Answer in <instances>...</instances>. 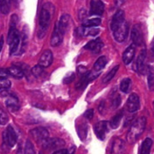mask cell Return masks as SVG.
Listing matches in <instances>:
<instances>
[{
    "label": "cell",
    "instance_id": "cell-24",
    "mask_svg": "<svg viewBox=\"0 0 154 154\" xmlns=\"http://www.w3.org/2000/svg\"><path fill=\"white\" fill-rule=\"evenodd\" d=\"M107 63H108V60H107L106 57L102 56L99 57L94 64V72H100L102 69L105 68Z\"/></svg>",
    "mask_w": 154,
    "mask_h": 154
},
{
    "label": "cell",
    "instance_id": "cell-28",
    "mask_svg": "<svg viewBox=\"0 0 154 154\" xmlns=\"http://www.w3.org/2000/svg\"><path fill=\"white\" fill-rule=\"evenodd\" d=\"M119 68H120V66H119L118 65L116 66L115 67L113 68V69H111L105 77H104L103 80H102V82H103L104 84H106V83H108L109 81H111V80L113 79V78L115 76L116 74H117V71L119 70Z\"/></svg>",
    "mask_w": 154,
    "mask_h": 154
},
{
    "label": "cell",
    "instance_id": "cell-2",
    "mask_svg": "<svg viewBox=\"0 0 154 154\" xmlns=\"http://www.w3.org/2000/svg\"><path fill=\"white\" fill-rule=\"evenodd\" d=\"M146 123L147 120L145 117H140L132 123L127 134V141L129 144H134L141 136L145 129Z\"/></svg>",
    "mask_w": 154,
    "mask_h": 154
},
{
    "label": "cell",
    "instance_id": "cell-39",
    "mask_svg": "<svg viewBox=\"0 0 154 154\" xmlns=\"http://www.w3.org/2000/svg\"><path fill=\"white\" fill-rule=\"evenodd\" d=\"M94 111H93V109H89L87 111H86V112L84 113V117H86L88 120H91L93 117V114H94Z\"/></svg>",
    "mask_w": 154,
    "mask_h": 154
},
{
    "label": "cell",
    "instance_id": "cell-18",
    "mask_svg": "<svg viewBox=\"0 0 154 154\" xmlns=\"http://www.w3.org/2000/svg\"><path fill=\"white\" fill-rule=\"evenodd\" d=\"M53 60H54V57H53L52 52L51 51H45L39 60L38 65H40L43 68L49 67L52 64Z\"/></svg>",
    "mask_w": 154,
    "mask_h": 154
},
{
    "label": "cell",
    "instance_id": "cell-25",
    "mask_svg": "<svg viewBox=\"0 0 154 154\" xmlns=\"http://www.w3.org/2000/svg\"><path fill=\"white\" fill-rule=\"evenodd\" d=\"M123 111H120L118 114H116V115L111 119V122H110V126H111V128H113V129H117V128H118V126H120V122H121L122 119H123Z\"/></svg>",
    "mask_w": 154,
    "mask_h": 154
},
{
    "label": "cell",
    "instance_id": "cell-16",
    "mask_svg": "<svg viewBox=\"0 0 154 154\" xmlns=\"http://www.w3.org/2000/svg\"><path fill=\"white\" fill-rule=\"evenodd\" d=\"M57 24L58 26L59 29H60V31L63 34H65L69 29L71 24H72V18H71V16L69 14H63L60 17V20L58 23Z\"/></svg>",
    "mask_w": 154,
    "mask_h": 154
},
{
    "label": "cell",
    "instance_id": "cell-27",
    "mask_svg": "<svg viewBox=\"0 0 154 154\" xmlns=\"http://www.w3.org/2000/svg\"><path fill=\"white\" fill-rule=\"evenodd\" d=\"M77 130H78V135L80 137V138L82 141L85 139L87 135V130H88L87 123H82V124L78 125Z\"/></svg>",
    "mask_w": 154,
    "mask_h": 154
},
{
    "label": "cell",
    "instance_id": "cell-40",
    "mask_svg": "<svg viewBox=\"0 0 154 154\" xmlns=\"http://www.w3.org/2000/svg\"><path fill=\"white\" fill-rule=\"evenodd\" d=\"M78 16H79L80 19L84 20V18L87 16V11H86L85 9H81L79 11V14H78Z\"/></svg>",
    "mask_w": 154,
    "mask_h": 154
},
{
    "label": "cell",
    "instance_id": "cell-30",
    "mask_svg": "<svg viewBox=\"0 0 154 154\" xmlns=\"http://www.w3.org/2000/svg\"><path fill=\"white\" fill-rule=\"evenodd\" d=\"M11 0H1V11L4 14H7L11 8Z\"/></svg>",
    "mask_w": 154,
    "mask_h": 154
},
{
    "label": "cell",
    "instance_id": "cell-12",
    "mask_svg": "<svg viewBox=\"0 0 154 154\" xmlns=\"http://www.w3.org/2000/svg\"><path fill=\"white\" fill-rule=\"evenodd\" d=\"M105 11V5L102 0H92L90 4V14L93 15L102 16Z\"/></svg>",
    "mask_w": 154,
    "mask_h": 154
},
{
    "label": "cell",
    "instance_id": "cell-32",
    "mask_svg": "<svg viewBox=\"0 0 154 154\" xmlns=\"http://www.w3.org/2000/svg\"><path fill=\"white\" fill-rule=\"evenodd\" d=\"M23 150L25 154H35L34 146L29 140H26L23 147Z\"/></svg>",
    "mask_w": 154,
    "mask_h": 154
},
{
    "label": "cell",
    "instance_id": "cell-37",
    "mask_svg": "<svg viewBox=\"0 0 154 154\" xmlns=\"http://www.w3.org/2000/svg\"><path fill=\"white\" fill-rule=\"evenodd\" d=\"M0 121H1V125H5L8 121V117L2 109L0 111Z\"/></svg>",
    "mask_w": 154,
    "mask_h": 154
},
{
    "label": "cell",
    "instance_id": "cell-19",
    "mask_svg": "<svg viewBox=\"0 0 154 154\" xmlns=\"http://www.w3.org/2000/svg\"><path fill=\"white\" fill-rule=\"evenodd\" d=\"M6 105L9 110L11 111H17L19 110V102H18V99L14 95H11L8 98L7 100L5 102Z\"/></svg>",
    "mask_w": 154,
    "mask_h": 154
},
{
    "label": "cell",
    "instance_id": "cell-17",
    "mask_svg": "<svg viewBox=\"0 0 154 154\" xmlns=\"http://www.w3.org/2000/svg\"><path fill=\"white\" fill-rule=\"evenodd\" d=\"M135 54V45H129L123 54V60L125 65H129L133 60Z\"/></svg>",
    "mask_w": 154,
    "mask_h": 154
},
{
    "label": "cell",
    "instance_id": "cell-8",
    "mask_svg": "<svg viewBox=\"0 0 154 154\" xmlns=\"http://www.w3.org/2000/svg\"><path fill=\"white\" fill-rule=\"evenodd\" d=\"M108 123L106 121H100L94 126L95 134H96V137L101 141L105 140V135L108 131Z\"/></svg>",
    "mask_w": 154,
    "mask_h": 154
},
{
    "label": "cell",
    "instance_id": "cell-15",
    "mask_svg": "<svg viewBox=\"0 0 154 154\" xmlns=\"http://www.w3.org/2000/svg\"><path fill=\"white\" fill-rule=\"evenodd\" d=\"M147 57V50L145 48H143L138 55V59H137L136 66L138 72L141 74H144L146 70L145 68V60Z\"/></svg>",
    "mask_w": 154,
    "mask_h": 154
},
{
    "label": "cell",
    "instance_id": "cell-10",
    "mask_svg": "<svg viewBox=\"0 0 154 154\" xmlns=\"http://www.w3.org/2000/svg\"><path fill=\"white\" fill-rule=\"evenodd\" d=\"M126 144L124 141L120 138H116L113 141L111 149V154H125Z\"/></svg>",
    "mask_w": 154,
    "mask_h": 154
},
{
    "label": "cell",
    "instance_id": "cell-44",
    "mask_svg": "<svg viewBox=\"0 0 154 154\" xmlns=\"http://www.w3.org/2000/svg\"><path fill=\"white\" fill-rule=\"evenodd\" d=\"M124 1L125 0H115V2L117 5H121Z\"/></svg>",
    "mask_w": 154,
    "mask_h": 154
},
{
    "label": "cell",
    "instance_id": "cell-26",
    "mask_svg": "<svg viewBox=\"0 0 154 154\" xmlns=\"http://www.w3.org/2000/svg\"><path fill=\"white\" fill-rule=\"evenodd\" d=\"M147 82L150 90H154V68L149 66L147 69Z\"/></svg>",
    "mask_w": 154,
    "mask_h": 154
},
{
    "label": "cell",
    "instance_id": "cell-11",
    "mask_svg": "<svg viewBox=\"0 0 154 154\" xmlns=\"http://www.w3.org/2000/svg\"><path fill=\"white\" fill-rule=\"evenodd\" d=\"M140 108L139 97L136 93H132L127 101V109L129 112L134 113Z\"/></svg>",
    "mask_w": 154,
    "mask_h": 154
},
{
    "label": "cell",
    "instance_id": "cell-42",
    "mask_svg": "<svg viewBox=\"0 0 154 154\" xmlns=\"http://www.w3.org/2000/svg\"><path fill=\"white\" fill-rule=\"evenodd\" d=\"M17 154H25L24 153V150H23V146H21V145L19 146L17 152Z\"/></svg>",
    "mask_w": 154,
    "mask_h": 154
},
{
    "label": "cell",
    "instance_id": "cell-33",
    "mask_svg": "<svg viewBox=\"0 0 154 154\" xmlns=\"http://www.w3.org/2000/svg\"><path fill=\"white\" fill-rule=\"evenodd\" d=\"M120 103H121V97L118 93H115L113 94L112 98H111V106L113 108L116 109L120 106Z\"/></svg>",
    "mask_w": 154,
    "mask_h": 154
},
{
    "label": "cell",
    "instance_id": "cell-4",
    "mask_svg": "<svg viewBox=\"0 0 154 154\" xmlns=\"http://www.w3.org/2000/svg\"><path fill=\"white\" fill-rule=\"evenodd\" d=\"M42 147L46 150H60L66 144L65 141L61 138H48L44 143H42Z\"/></svg>",
    "mask_w": 154,
    "mask_h": 154
},
{
    "label": "cell",
    "instance_id": "cell-47",
    "mask_svg": "<svg viewBox=\"0 0 154 154\" xmlns=\"http://www.w3.org/2000/svg\"><path fill=\"white\" fill-rule=\"evenodd\" d=\"M153 106H154V102H153Z\"/></svg>",
    "mask_w": 154,
    "mask_h": 154
},
{
    "label": "cell",
    "instance_id": "cell-29",
    "mask_svg": "<svg viewBox=\"0 0 154 154\" xmlns=\"http://www.w3.org/2000/svg\"><path fill=\"white\" fill-rule=\"evenodd\" d=\"M101 19L99 17L92 18V19L85 20L83 23V26L85 27H96L101 24Z\"/></svg>",
    "mask_w": 154,
    "mask_h": 154
},
{
    "label": "cell",
    "instance_id": "cell-23",
    "mask_svg": "<svg viewBox=\"0 0 154 154\" xmlns=\"http://www.w3.org/2000/svg\"><path fill=\"white\" fill-rule=\"evenodd\" d=\"M152 144H153V141H152L151 138H146V139L143 141L142 144H141L140 154H150Z\"/></svg>",
    "mask_w": 154,
    "mask_h": 154
},
{
    "label": "cell",
    "instance_id": "cell-6",
    "mask_svg": "<svg viewBox=\"0 0 154 154\" xmlns=\"http://www.w3.org/2000/svg\"><path fill=\"white\" fill-rule=\"evenodd\" d=\"M113 33H114V38L117 42H124L125 39L127 38L128 33H129V24H128V23L125 21L117 29L114 30Z\"/></svg>",
    "mask_w": 154,
    "mask_h": 154
},
{
    "label": "cell",
    "instance_id": "cell-35",
    "mask_svg": "<svg viewBox=\"0 0 154 154\" xmlns=\"http://www.w3.org/2000/svg\"><path fill=\"white\" fill-rule=\"evenodd\" d=\"M42 72H43V67L41 66L40 65H37V66H34L31 70L32 75H34L35 78H38V77L40 76L42 74Z\"/></svg>",
    "mask_w": 154,
    "mask_h": 154
},
{
    "label": "cell",
    "instance_id": "cell-1",
    "mask_svg": "<svg viewBox=\"0 0 154 154\" xmlns=\"http://www.w3.org/2000/svg\"><path fill=\"white\" fill-rule=\"evenodd\" d=\"M55 7L51 2H46L42 6L39 16V28L38 31V38H43L47 33L49 24L54 14Z\"/></svg>",
    "mask_w": 154,
    "mask_h": 154
},
{
    "label": "cell",
    "instance_id": "cell-45",
    "mask_svg": "<svg viewBox=\"0 0 154 154\" xmlns=\"http://www.w3.org/2000/svg\"><path fill=\"white\" fill-rule=\"evenodd\" d=\"M3 42H4V38H3V35H2V37H1V45H0V48H1V50L2 49Z\"/></svg>",
    "mask_w": 154,
    "mask_h": 154
},
{
    "label": "cell",
    "instance_id": "cell-7",
    "mask_svg": "<svg viewBox=\"0 0 154 154\" xmlns=\"http://www.w3.org/2000/svg\"><path fill=\"white\" fill-rule=\"evenodd\" d=\"M131 38L134 45L137 46H140L144 44V36H143V32L141 26L136 24L132 27L131 32Z\"/></svg>",
    "mask_w": 154,
    "mask_h": 154
},
{
    "label": "cell",
    "instance_id": "cell-34",
    "mask_svg": "<svg viewBox=\"0 0 154 154\" xmlns=\"http://www.w3.org/2000/svg\"><path fill=\"white\" fill-rule=\"evenodd\" d=\"M75 79V75L74 72H69L65 75L64 78H63V83L66 84H70V83L73 82Z\"/></svg>",
    "mask_w": 154,
    "mask_h": 154
},
{
    "label": "cell",
    "instance_id": "cell-3",
    "mask_svg": "<svg viewBox=\"0 0 154 154\" xmlns=\"http://www.w3.org/2000/svg\"><path fill=\"white\" fill-rule=\"evenodd\" d=\"M3 143L8 147H13L17 141V136L14 129L11 126H8L7 129L3 132Z\"/></svg>",
    "mask_w": 154,
    "mask_h": 154
},
{
    "label": "cell",
    "instance_id": "cell-31",
    "mask_svg": "<svg viewBox=\"0 0 154 154\" xmlns=\"http://www.w3.org/2000/svg\"><path fill=\"white\" fill-rule=\"evenodd\" d=\"M130 84H131L130 78H125V79H123V81H121V83H120V90H121L123 93H128L129 87H130Z\"/></svg>",
    "mask_w": 154,
    "mask_h": 154
},
{
    "label": "cell",
    "instance_id": "cell-9",
    "mask_svg": "<svg viewBox=\"0 0 154 154\" xmlns=\"http://www.w3.org/2000/svg\"><path fill=\"white\" fill-rule=\"evenodd\" d=\"M126 21L125 20V13L123 11L118 10L113 17L111 23V29L113 32L117 29L120 26H121Z\"/></svg>",
    "mask_w": 154,
    "mask_h": 154
},
{
    "label": "cell",
    "instance_id": "cell-13",
    "mask_svg": "<svg viewBox=\"0 0 154 154\" xmlns=\"http://www.w3.org/2000/svg\"><path fill=\"white\" fill-rule=\"evenodd\" d=\"M104 46V44L102 42V41L101 40V38H98L95 39V40L90 41V42L87 44V45L84 46V48L89 51H92L94 54H99L101 51V50L102 49Z\"/></svg>",
    "mask_w": 154,
    "mask_h": 154
},
{
    "label": "cell",
    "instance_id": "cell-20",
    "mask_svg": "<svg viewBox=\"0 0 154 154\" xmlns=\"http://www.w3.org/2000/svg\"><path fill=\"white\" fill-rule=\"evenodd\" d=\"M9 75L17 79H21L23 77L24 72L23 69L18 66H12L8 69Z\"/></svg>",
    "mask_w": 154,
    "mask_h": 154
},
{
    "label": "cell",
    "instance_id": "cell-22",
    "mask_svg": "<svg viewBox=\"0 0 154 154\" xmlns=\"http://www.w3.org/2000/svg\"><path fill=\"white\" fill-rule=\"evenodd\" d=\"M20 40V34H18L17 35L15 36V37L12 39L11 42L8 44L9 46H10L9 47V51H10L11 55L17 52V51L18 50V48H19Z\"/></svg>",
    "mask_w": 154,
    "mask_h": 154
},
{
    "label": "cell",
    "instance_id": "cell-21",
    "mask_svg": "<svg viewBox=\"0 0 154 154\" xmlns=\"http://www.w3.org/2000/svg\"><path fill=\"white\" fill-rule=\"evenodd\" d=\"M79 33L82 35L89 36V35H96L99 32V29L96 27H85L82 26L78 29Z\"/></svg>",
    "mask_w": 154,
    "mask_h": 154
},
{
    "label": "cell",
    "instance_id": "cell-36",
    "mask_svg": "<svg viewBox=\"0 0 154 154\" xmlns=\"http://www.w3.org/2000/svg\"><path fill=\"white\" fill-rule=\"evenodd\" d=\"M0 85H1V90H8L11 86V81L7 78H1L0 81Z\"/></svg>",
    "mask_w": 154,
    "mask_h": 154
},
{
    "label": "cell",
    "instance_id": "cell-14",
    "mask_svg": "<svg viewBox=\"0 0 154 154\" xmlns=\"http://www.w3.org/2000/svg\"><path fill=\"white\" fill-rule=\"evenodd\" d=\"M63 34L60 29H59L57 24H56L55 28H54V32H53L52 36L51 38V45L53 47H57L63 43Z\"/></svg>",
    "mask_w": 154,
    "mask_h": 154
},
{
    "label": "cell",
    "instance_id": "cell-41",
    "mask_svg": "<svg viewBox=\"0 0 154 154\" xmlns=\"http://www.w3.org/2000/svg\"><path fill=\"white\" fill-rule=\"evenodd\" d=\"M9 75L8 73V69H2L1 70V73H0V76H1V78H7Z\"/></svg>",
    "mask_w": 154,
    "mask_h": 154
},
{
    "label": "cell",
    "instance_id": "cell-38",
    "mask_svg": "<svg viewBox=\"0 0 154 154\" xmlns=\"http://www.w3.org/2000/svg\"><path fill=\"white\" fill-rule=\"evenodd\" d=\"M75 150V147H74L73 148H71L70 150H66V149H60V150H58L57 151L54 152L53 154H73Z\"/></svg>",
    "mask_w": 154,
    "mask_h": 154
},
{
    "label": "cell",
    "instance_id": "cell-5",
    "mask_svg": "<svg viewBox=\"0 0 154 154\" xmlns=\"http://www.w3.org/2000/svg\"><path fill=\"white\" fill-rule=\"evenodd\" d=\"M30 135L38 143H44L49 138V132L45 128L38 127L30 131Z\"/></svg>",
    "mask_w": 154,
    "mask_h": 154
},
{
    "label": "cell",
    "instance_id": "cell-43",
    "mask_svg": "<svg viewBox=\"0 0 154 154\" xmlns=\"http://www.w3.org/2000/svg\"><path fill=\"white\" fill-rule=\"evenodd\" d=\"M104 108H105V102H101L100 105H99V111H100L101 113L103 112Z\"/></svg>",
    "mask_w": 154,
    "mask_h": 154
},
{
    "label": "cell",
    "instance_id": "cell-46",
    "mask_svg": "<svg viewBox=\"0 0 154 154\" xmlns=\"http://www.w3.org/2000/svg\"><path fill=\"white\" fill-rule=\"evenodd\" d=\"M13 1H14V2L15 3V5H19L20 3L22 2V0H13Z\"/></svg>",
    "mask_w": 154,
    "mask_h": 154
}]
</instances>
